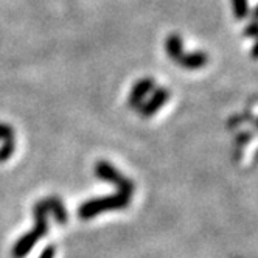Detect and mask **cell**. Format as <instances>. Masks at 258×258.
I'll list each match as a JSON object with an SVG mask.
<instances>
[{"instance_id": "6da1fadb", "label": "cell", "mask_w": 258, "mask_h": 258, "mask_svg": "<svg viewBox=\"0 0 258 258\" xmlns=\"http://www.w3.org/2000/svg\"><path fill=\"white\" fill-rule=\"evenodd\" d=\"M131 204V196H126L123 193L107 195L101 198L89 199L78 207V216L81 219H90L103 212L107 210H123Z\"/></svg>"}, {"instance_id": "7a4b0ae2", "label": "cell", "mask_w": 258, "mask_h": 258, "mask_svg": "<svg viewBox=\"0 0 258 258\" xmlns=\"http://www.w3.org/2000/svg\"><path fill=\"white\" fill-rule=\"evenodd\" d=\"M95 173L97 176L101 179V180H106V182H110L114 183V185L117 187L118 193H123L126 196H131L134 195V182L131 179L124 177L117 168H114L112 165H110L109 162L106 160H98L97 165H95Z\"/></svg>"}, {"instance_id": "3957f363", "label": "cell", "mask_w": 258, "mask_h": 258, "mask_svg": "<svg viewBox=\"0 0 258 258\" xmlns=\"http://www.w3.org/2000/svg\"><path fill=\"white\" fill-rule=\"evenodd\" d=\"M171 97V92L167 87H156L154 94L151 95V98L148 101H143V104L139 107L140 117L143 118H150L154 114H157L159 110L163 107V104L167 103Z\"/></svg>"}, {"instance_id": "277c9868", "label": "cell", "mask_w": 258, "mask_h": 258, "mask_svg": "<svg viewBox=\"0 0 258 258\" xmlns=\"http://www.w3.org/2000/svg\"><path fill=\"white\" fill-rule=\"evenodd\" d=\"M154 87H156V81H154L153 78H150V77L139 80V81L133 86L131 92H129L127 106L131 107V109H137V110H139V107L143 104L146 95H148Z\"/></svg>"}, {"instance_id": "5b68a950", "label": "cell", "mask_w": 258, "mask_h": 258, "mask_svg": "<svg viewBox=\"0 0 258 258\" xmlns=\"http://www.w3.org/2000/svg\"><path fill=\"white\" fill-rule=\"evenodd\" d=\"M209 62V54L206 51H193V53H183L182 58L177 61L179 67H183L187 70H199L202 67H206Z\"/></svg>"}, {"instance_id": "8992f818", "label": "cell", "mask_w": 258, "mask_h": 258, "mask_svg": "<svg viewBox=\"0 0 258 258\" xmlns=\"http://www.w3.org/2000/svg\"><path fill=\"white\" fill-rule=\"evenodd\" d=\"M39 241V236L36 235L33 230L27 232L16 241L13 246V258H24L28 255V252L34 247V244Z\"/></svg>"}, {"instance_id": "52a82bcc", "label": "cell", "mask_w": 258, "mask_h": 258, "mask_svg": "<svg viewBox=\"0 0 258 258\" xmlns=\"http://www.w3.org/2000/svg\"><path fill=\"white\" fill-rule=\"evenodd\" d=\"M165 51H167L168 58L177 64V61L182 58V54L185 53V50H183L182 38L179 34L173 33V34L167 36V39H165Z\"/></svg>"}, {"instance_id": "ba28073f", "label": "cell", "mask_w": 258, "mask_h": 258, "mask_svg": "<svg viewBox=\"0 0 258 258\" xmlns=\"http://www.w3.org/2000/svg\"><path fill=\"white\" fill-rule=\"evenodd\" d=\"M232 7H233V14L238 21H244L249 17V0H232Z\"/></svg>"}, {"instance_id": "9c48e42d", "label": "cell", "mask_w": 258, "mask_h": 258, "mask_svg": "<svg viewBox=\"0 0 258 258\" xmlns=\"http://www.w3.org/2000/svg\"><path fill=\"white\" fill-rule=\"evenodd\" d=\"M14 150H16L14 139H11V140H5V142H4V145L0 146V162H7V160L13 156Z\"/></svg>"}, {"instance_id": "30bf717a", "label": "cell", "mask_w": 258, "mask_h": 258, "mask_svg": "<svg viewBox=\"0 0 258 258\" xmlns=\"http://www.w3.org/2000/svg\"><path fill=\"white\" fill-rule=\"evenodd\" d=\"M243 36H244V38H249V39L258 38V22L250 21V22L246 25V28H244V31H243Z\"/></svg>"}, {"instance_id": "8fae6325", "label": "cell", "mask_w": 258, "mask_h": 258, "mask_svg": "<svg viewBox=\"0 0 258 258\" xmlns=\"http://www.w3.org/2000/svg\"><path fill=\"white\" fill-rule=\"evenodd\" d=\"M14 139V131L13 127L7 123H0V140H11Z\"/></svg>"}, {"instance_id": "7c38bea8", "label": "cell", "mask_w": 258, "mask_h": 258, "mask_svg": "<svg viewBox=\"0 0 258 258\" xmlns=\"http://www.w3.org/2000/svg\"><path fill=\"white\" fill-rule=\"evenodd\" d=\"M54 253H56V250H54V246H47L44 250H42V253L39 255V258H54Z\"/></svg>"}, {"instance_id": "4fadbf2b", "label": "cell", "mask_w": 258, "mask_h": 258, "mask_svg": "<svg viewBox=\"0 0 258 258\" xmlns=\"http://www.w3.org/2000/svg\"><path fill=\"white\" fill-rule=\"evenodd\" d=\"M250 58H252V59H258V38H255V42H253V45H252Z\"/></svg>"}, {"instance_id": "5bb4252c", "label": "cell", "mask_w": 258, "mask_h": 258, "mask_svg": "<svg viewBox=\"0 0 258 258\" xmlns=\"http://www.w3.org/2000/svg\"><path fill=\"white\" fill-rule=\"evenodd\" d=\"M252 21H253V22H258V5H256L255 10L252 11Z\"/></svg>"}]
</instances>
